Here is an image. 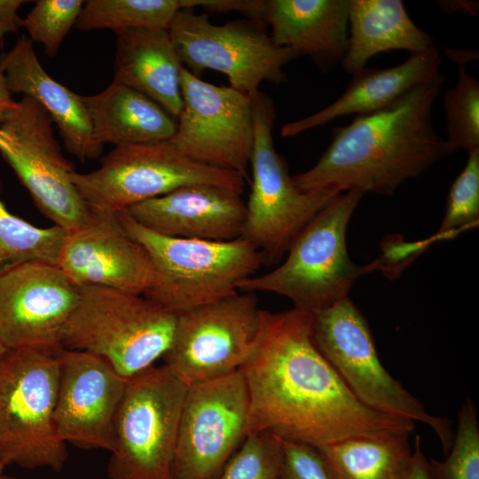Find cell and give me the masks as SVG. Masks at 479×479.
Returning <instances> with one entry per match:
<instances>
[{
	"label": "cell",
	"instance_id": "obj_18",
	"mask_svg": "<svg viewBox=\"0 0 479 479\" xmlns=\"http://www.w3.org/2000/svg\"><path fill=\"white\" fill-rule=\"evenodd\" d=\"M92 213L85 225L67 232L58 266L77 287L144 295L156 279L148 252L129 235L118 213Z\"/></svg>",
	"mask_w": 479,
	"mask_h": 479
},
{
	"label": "cell",
	"instance_id": "obj_2",
	"mask_svg": "<svg viewBox=\"0 0 479 479\" xmlns=\"http://www.w3.org/2000/svg\"><path fill=\"white\" fill-rule=\"evenodd\" d=\"M444 82L438 73L390 106L357 115L333 130L318 162L292 177L302 192L336 189L390 196L453 152L433 124L432 109Z\"/></svg>",
	"mask_w": 479,
	"mask_h": 479
},
{
	"label": "cell",
	"instance_id": "obj_25",
	"mask_svg": "<svg viewBox=\"0 0 479 479\" xmlns=\"http://www.w3.org/2000/svg\"><path fill=\"white\" fill-rule=\"evenodd\" d=\"M349 47L342 67L350 75L381 52L404 50L414 54L435 46L400 0H349Z\"/></svg>",
	"mask_w": 479,
	"mask_h": 479
},
{
	"label": "cell",
	"instance_id": "obj_3",
	"mask_svg": "<svg viewBox=\"0 0 479 479\" xmlns=\"http://www.w3.org/2000/svg\"><path fill=\"white\" fill-rule=\"evenodd\" d=\"M363 195L349 191L334 196L298 232L280 265L244 279L238 290L277 294L311 313L349 297L356 280L377 269L375 262L353 263L346 247L348 224Z\"/></svg>",
	"mask_w": 479,
	"mask_h": 479
},
{
	"label": "cell",
	"instance_id": "obj_23",
	"mask_svg": "<svg viewBox=\"0 0 479 479\" xmlns=\"http://www.w3.org/2000/svg\"><path fill=\"white\" fill-rule=\"evenodd\" d=\"M113 82L144 94L177 120L183 99V64L168 29L130 28L114 32Z\"/></svg>",
	"mask_w": 479,
	"mask_h": 479
},
{
	"label": "cell",
	"instance_id": "obj_17",
	"mask_svg": "<svg viewBox=\"0 0 479 479\" xmlns=\"http://www.w3.org/2000/svg\"><path fill=\"white\" fill-rule=\"evenodd\" d=\"M127 381L104 357L62 348L53 415L58 437L82 449L112 452Z\"/></svg>",
	"mask_w": 479,
	"mask_h": 479
},
{
	"label": "cell",
	"instance_id": "obj_29",
	"mask_svg": "<svg viewBox=\"0 0 479 479\" xmlns=\"http://www.w3.org/2000/svg\"><path fill=\"white\" fill-rule=\"evenodd\" d=\"M445 142L454 153L479 148V82L465 67H459L458 81L444 95Z\"/></svg>",
	"mask_w": 479,
	"mask_h": 479
},
{
	"label": "cell",
	"instance_id": "obj_12",
	"mask_svg": "<svg viewBox=\"0 0 479 479\" xmlns=\"http://www.w3.org/2000/svg\"><path fill=\"white\" fill-rule=\"evenodd\" d=\"M52 124L38 102L22 96L2 120L0 153L44 216L71 232L93 213L70 179L75 170L62 154Z\"/></svg>",
	"mask_w": 479,
	"mask_h": 479
},
{
	"label": "cell",
	"instance_id": "obj_6",
	"mask_svg": "<svg viewBox=\"0 0 479 479\" xmlns=\"http://www.w3.org/2000/svg\"><path fill=\"white\" fill-rule=\"evenodd\" d=\"M67 323L61 346L107 360L129 379L151 367L169 349L177 314L145 295L89 286Z\"/></svg>",
	"mask_w": 479,
	"mask_h": 479
},
{
	"label": "cell",
	"instance_id": "obj_13",
	"mask_svg": "<svg viewBox=\"0 0 479 479\" xmlns=\"http://www.w3.org/2000/svg\"><path fill=\"white\" fill-rule=\"evenodd\" d=\"M260 314L255 293L241 291L177 314L164 365L187 386L239 370L256 341Z\"/></svg>",
	"mask_w": 479,
	"mask_h": 479
},
{
	"label": "cell",
	"instance_id": "obj_10",
	"mask_svg": "<svg viewBox=\"0 0 479 479\" xmlns=\"http://www.w3.org/2000/svg\"><path fill=\"white\" fill-rule=\"evenodd\" d=\"M70 179L94 213H118L192 185H218L241 194L246 181L236 172L187 159L169 141L114 146L97 169L75 171Z\"/></svg>",
	"mask_w": 479,
	"mask_h": 479
},
{
	"label": "cell",
	"instance_id": "obj_40",
	"mask_svg": "<svg viewBox=\"0 0 479 479\" xmlns=\"http://www.w3.org/2000/svg\"><path fill=\"white\" fill-rule=\"evenodd\" d=\"M12 93L8 90L5 77L0 69V125L5 113L15 105L12 98Z\"/></svg>",
	"mask_w": 479,
	"mask_h": 479
},
{
	"label": "cell",
	"instance_id": "obj_7",
	"mask_svg": "<svg viewBox=\"0 0 479 479\" xmlns=\"http://www.w3.org/2000/svg\"><path fill=\"white\" fill-rule=\"evenodd\" d=\"M312 336L318 350L361 404L380 413L428 425L447 454L454 436L451 420L428 412L386 370L366 319L349 297L312 313Z\"/></svg>",
	"mask_w": 479,
	"mask_h": 479
},
{
	"label": "cell",
	"instance_id": "obj_31",
	"mask_svg": "<svg viewBox=\"0 0 479 479\" xmlns=\"http://www.w3.org/2000/svg\"><path fill=\"white\" fill-rule=\"evenodd\" d=\"M479 219V148L467 152L466 165L452 185L444 220L431 241L475 227Z\"/></svg>",
	"mask_w": 479,
	"mask_h": 479
},
{
	"label": "cell",
	"instance_id": "obj_5",
	"mask_svg": "<svg viewBox=\"0 0 479 479\" xmlns=\"http://www.w3.org/2000/svg\"><path fill=\"white\" fill-rule=\"evenodd\" d=\"M63 347L7 349L0 356V461L22 468L60 471L67 444L53 415Z\"/></svg>",
	"mask_w": 479,
	"mask_h": 479
},
{
	"label": "cell",
	"instance_id": "obj_34",
	"mask_svg": "<svg viewBox=\"0 0 479 479\" xmlns=\"http://www.w3.org/2000/svg\"><path fill=\"white\" fill-rule=\"evenodd\" d=\"M280 441L282 458L278 479H332L317 448Z\"/></svg>",
	"mask_w": 479,
	"mask_h": 479
},
{
	"label": "cell",
	"instance_id": "obj_38",
	"mask_svg": "<svg viewBox=\"0 0 479 479\" xmlns=\"http://www.w3.org/2000/svg\"><path fill=\"white\" fill-rule=\"evenodd\" d=\"M26 3L23 0H0V24L12 25L19 29L23 25V19L18 15V10Z\"/></svg>",
	"mask_w": 479,
	"mask_h": 479
},
{
	"label": "cell",
	"instance_id": "obj_21",
	"mask_svg": "<svg viewBox=\"0 0 479 479\" xmlns=\"http://www.w3.org/2000/svg\"><path fill=\"white\" fill-rule=\"evenodd\" d=\"M349 0H265L263 20L273 41L322 72L342 64L349 47Z\"/></svg>",
	"mask_w": 479,
	"mask_h": 479
},
{
	"label": "cell",
	"instance_id": "obj_27",
	"mask_svg": "<svg viewBox=\"0 0 479 479\" xmlns=\"http://www.w3.org/2000/svg\"><path fill=\"white\" fill-rule=\"evenodd\" d=\"M181 9L179 0H89L75 23L83 31L168 29Z\"/></svg>",
	"mask_w": 479,
	"mask_h": 479
},
{
	"label": "cell",
	"instance_id": "obj_14",
	"mask_svg": "<svg viewBox=\"0 0 479 479\" xmlns=\"http://www.w3.org/2000/svg\"><path fill=\"white\" fill-rule=\"evenodd\" d=\"M249 396L240 370L187 387L172 479H216L248 436Z\"/></svg>",
	"mask_w": 479,
	"mask_h": 479
},
{
	"label": "cell",
	"instance_id": "obj_41",
	"mask_svg": "<svg viewBox=\"0 0 479 479\" xmlns=\"http://www.w3.org/2000/svg\"><path fill=\"white\" fill-rule=\"evenodd\" d=\"M18 30H19V28L14 27V26L6 25V24H0V40L3 41V38L6 34L15 33Z\"/></svg>",
	"mask_w": 479,
	"mask_h": 479
},
{
	"label": "cell",
	"instance_id": "obj_20",
	"mask_svg": "<svg viewBox=\"0 0 479 479\" xmlns=\"http://www.w3.org/2000/svg\"><path fill=\"white\" fill-rule=\"evenodd\" d=\"M0 69L12 94L32 98L49 114L70 154L81 161L100 155L103 145L93 137L81 95L45 72L27 35H21L10 51L0 55Z\"/></svg>",
	"mask_w": 479,
	"mask_h": 479
},
{
	"label": "cell",
	"instance_id": "obj_36",
	"mask_svg": "<svg viewBox=\"0 0 479 479\" xmlns=\"http://www.w3.org/2000/svg\"><path fill=\"white\" fill-rule=\"evenodd\" d=\"M404 479H429L428 460L420 448V437L416 436L409 468Z\"/></svg>",
	"mask_w": 479,
	"mask_h": 479
},
{
	"label": "cell",
	"instance_id": "obj_39",
	"mask_svg": "<svg viewBox=\"0 0 479 479\" xmlns=\"http://www.w3.org/2000/svg\"><path fill=\"white\" fill-rule=\"evenodd\" d=\"M444 55L459 67H465L470 61L478 59V51L470 49H454L445 47L444 49Z\"/></svg>",
	"mask_w": 479,
	"mask_h": 479
},
{
	"label": "cell",
	"instance_id": "obj_24",
	"mask_svg": "<svg viewBox=\"0 0 479 479\" xmlns=\"http://www.w3.org/2000/svg\"><path fill=\"white\" fill-rule=\"evenodd\" d=\"M100 145L156 144L169 140L177 120L144 94L114 82L95 95L82 96Z\"/></svg>",
	"mask_w": 479,
	"mask_h": 479
},
{
	"label": "cell",
	"instance_id": "obj_19",
	"mask_svg": "<svg viewBox=\"0 0 479 479\" xmlns=\"http://www.w3.org/2000/svg\"><path fill=\"white\" fill-rule=\"evenodd\" d=\"M240 195L218 185H192L125 210L137 223L163 236L227 241L243 232L246 203Z\"/></svg>",
	"mask_w": 479,
	"mask_h": 479
},
{
	"label": "cell",
	"instance_id": "obj_44",
	"mask_svg": "<svg viewBox=\"0 0 479 479\" xmlns=\"http://www.w3.org/2000/svg\"><path fill=\"white\" fill-rule=\"evenodd\" d=\"M7 479H14V478H12V477H8V476H7Z\"/></svg>",
	"mask_w": 479,
	"mask_h": 479
},
{
	"label": "cell",
	"instance_id": "obj_28",
	"mask_svg": "<svg viewBox=\"0 0 479 479\" xmlns=\"http://www.w3.org/2000/svg\"><path fill=\"white\" fill-rule=\"evenodd\" d=\"M67 234L57 225L40 228L13 215L0 198V274L28 262L58 265Z\"/></svg>",
	"mask_w": 479,
	"mask_h": 479
},
{
	"label": "cell",
	"instance_id": "obj_1",
	"mask_svg": "<svg viewBox=\"0 0 479 479\" xmlns=\"http://www.w3.org/2000/svg\"><path fill=\"white\" fill-rule=\"evenodd\" d=\"M249 396L248 435L319 448L355 437L411 434L414 422L361 404L317 348L312 313L261 310L254 347L239 369Z\"/></svg>",
	"mask_w": 479,
	"mask_h": 479
},
{
	"label": "cell",
	"instance_id": "obj_33",
	"mask_svg": "<svg viewBox=\"0 0 479 479\" xmlns=\"http://www.w3.org/2000/svg\"><path fill=\"white\" fill-rule=\"evenodd\" d=\"M281 458L278 436L249 434L216 479H278Z\"/></svg>",
	"mask_w": 479,
	"mask_h": 479
},
{
	"label": "cell",
	"instance_id": "obj_42",
	"mask_svg": "<svg viewBox=\"0 0 479 479\" xmlns=\"http://www.w3.org/2000/svg\"><path fill=\"white\" fill-rule=\"evenodd\" d=\"M4 464L0 461V479H7V476L4 475Z\"/></svg>",
	"mask_w": 479,
	"mask_h": 479
},
{
	"label": "cell",
	"instance_id": "obj_4",
	"mask_svg": "<svg viewBox=\"0 0 479 479\" xmlns=\"http://www.w3.org/2000/svg\"><path fill=\"white\" fill-rule=\"evenodd\" d=\"M118 215L155 269V283L144 295L177 315L237 293L239 284L265 263L243 237L227 241L167 237L145 228L126 210Z\"/></svg>",
	"mask_w": 479,
	"mask_h": 479
},
{
	"label": "cell",
	"instance_id": "obj_26",
	"mask_svg": "<svg viewBox=\"0 0 479 479\" xmlns=\"http://www.w3.org/2000/svg\"><path fill=\"white\" fill-rule=\"evenodd\" d=\"M408 436L355 437L317 449L332 479H404L412 457Z\"/></svg>",
	"mask_w": 479,
	"mask_h": 479
},
{
	"label": "cell",
	"instance_id": "obj_35",
	"mask_svg": "<svg viewBox=\"0 0 479 479\" xmlns=\"http://www.w3.org/2000/svg\"><path fill=\"white\" fill-rule=\"evenodd\" d=\"M181 9L202 7L209 12H238L250 19L263 20V0H179ZM265 23V22H264Z\"/></svg>",
	"mask_w": 479,
	"mask_h": 479
},
{
	"label": "cell",
	"instance_id": "obj_9",
	"mask_svg": "<svg viewBox=\"0 0 479 479\" xmlns=\"http://www.w3.org/2000/svg\"><path fill=\"white\" fill-rule=\"evenodd\" d=\"M187 387L166 365H153L128 379L114 420L110 479H172Z\"/></svg>",
	"mask_w": 479,
	"mask_h": 479
},
{
	"label": "cell",
	"instance_id": "obj_22",
	"mask_svg": "<svg viewBox=\"0 0 479 479\" xmlns=\"http://www.w3.org/2000/svg\"><path fill=\"white\" fill-rule=\"evenodd\" d=\"M441 65L440 53L434 46L410 54L404 62L391 67H364L352 75L346 90L336 100L311 115L285 124L280 135L292 137L339 117L363 115L385 108L440 73Z\"/></svg>",
	"mask_w": 479,
	"mask_h": 479
},
{
	"label": "cell",
	"instance_id": "obj_8",
	"mask_svg": "<svg viewBox=\"0 0 479 479\" xmlns=\"http://www.w3.org/2000/svg\"><path fill=\"white\" fill-rule=\"evenodd\" d=\"M252 108L253 178L241 237L263 254L265 263H274L287 252L305 224L341 192L299 190L274 146L272 129L276 111L272 100L259 91L252 97Z\"/></svg>",
	"mask_w": 479,
	"mask_h": 479
},
{
	"label": "cell",
	"instance_id": "obj_43",
	"mask_svg": "<svg viewBox=\"0 0 479 479\" xmlns=\"http://www.w3.org/2000/svg\"><path fill=\"white\" fill-rule=\"evenodd\" d=\"M7 349L0 342V356L4 354Z\"/></svg>",
	"mask_w": 479,
	"mask_h": 479
},
{
	"label": "cell",
	"instance_id": "obj_32",
	"mask_svg": "<svg viewBox=\"0 0 479 479\" xmlns=\"http://www.w3.org/2000/svg\"><path fill=\"white\" fill-rule=\"evenodd\" d=\"M83 4L82 0H38L23 19L22 27L30 41L41 43L44 53L52 58L75 26Z\"/></svg>",
	"mask_w": 479,
	"mask_h": 479
},
{
	"label": "cell",
	"instance_id": "obj_15",
	"mask_svg": "<svg viewBox=\"0 0 479 479\" xmlns=\"http://www.w3.org/2000/svg\"><path fill=\"white\" fill-rule=\"evenodd\" d=\"M183 106L175 135L168 140L187 159L240 174L247 169L254 145L252 97L233 88L181 72Z\"/></svg>",
	"mask_w": 479,
	"mask_h": 479
},
{
	"label": "cell",
	"instance_id": "obj_16",
	"mask_svg": "<svg viewBox=\"0 0 479 479\" xmlns=\"http://www.w3.org/2000/svg\"><path fill=\"white\" fill-rule=\"evenodd\" d=\"M79 296L55 264L28 262L1 273L0 342L7 349L61 346Z\"/></svg>",
	"mask_w": 479,
	"mask_h": 479
},
{
	"label": "cell",
	"instance_id": "obj_11",
	"mask_svg": "<svg viewBox=\"0 0 479 479\" xmlns=\"http://www.w3.org/2000/svg\"><path fill=\"white\" fill-rule=\"evenodd\" d=\"M168 31L182 62L193 75L206 69L228 77L231 87L250 97L263 81H287L284 67L297 59L290 48L278 45L256 19L216 25L208 15L180 9Z\"/></svg>",
	"mask_w": 479,
	"mask_h": 479
},
{
	"label": "cell",
	"instance_id": "obj_30",
	"mask_svg": "<svg viewBox=\"0 0 479 479\" xmlns=\"http://www.w3.org/2000/svg\"><path fill=\"white\" fill-rule=\"evenodd\" d=\"M429 479H479V422L475 404L467 397L447 458L428 460Z\"/></svg>",
	"mask_w": 479,
	"mask_h": 479
},
{
	"label": "cell",
	"instance_id": "obj_37",
	"mask_svg": "<svg viewBox=\"0 0 479 479\" xmlns=\"http://www.w3.org/2000/svg\"><path fill=\"white\" fill-rule=\"evenodd\" d=\"M435 3L442 12L446 13H459L474 17L477 15L479 11L478 1L444 0Z\"/></svg>",
	"mask_w": 479,
	"mask_h": 479
}]
</instances>
